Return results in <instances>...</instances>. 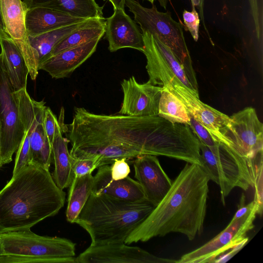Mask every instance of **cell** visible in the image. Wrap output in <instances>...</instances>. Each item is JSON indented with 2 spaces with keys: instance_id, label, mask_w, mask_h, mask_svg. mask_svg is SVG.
<instances>
[{
  "instance_id": "obj_8",
  "label": "cell",
  "mask_w": 263,
  "mask_h": 263,
  "mask_svg": "<svg viewBox=\"0 0 263 263\" xmlns=\"http://www.w3.org/2000/svg\"><path fill=\"white\" fill-rule=\"evenodd\" d=\"M15 91L0 53V166L10 163L25 134L17 105L13 96Z\"/></svg>"
},
{
  "instance_id": "obj_32",
  "label": "cell",
  "mask_w": 263,
  "mask_h": 263,
  "mask_svg": "<svg viewBox=\"0 0 263 263\" xmlns=\"http://www.w3.org/2000/svg\"><path fill=\"white\" fill-rule=\"evenodd\" d=\"M182 17L185 29L190 32L194 40L197 42L199 39L200 18L195 7L192 6L191 11L184 10Z\"/></svg>"
},
{
  "instance_id": "obj_13",
  "label": "cell",
  "mask_w": 263,
  "mask_h": 263,
  "mask_svg": "<svg viewBox=\"0 0 263 263\" xmlns=\"http://www.w3.org/2000/svg\"><path fill=\"white\" fill-rule=\"evenodd\" d=\"M183 104L189 115L203 126L213 138L222 142V132L230 117L200 100L199 95L185 86L179 79L163 86Z\"/></svg>"
},
{
  "instance_id": "obj_24",
  "label": "cell",
  "mask_w": 263,
  "mask_h": 263,
  "mask_svg": "<svg viewBox=\"0 0 263 263\" xmlns=\"http://www.w3.org/2000/svg\"><path fill=\"white\" fill-rule=\"evenodd\" d=\"M44 111L38 116L30 134L31 164L49 170L52 160V147L44 127Z\"/></svg>"
},
{
  "instance_id": "obj_28",
  "label": "cell",
  "mask_w": 263,
  "mask_h": 263,
  "mask_svg": "<svg viewBox=\"0 0 263 263\" xmlns=\"http://www.w3.org/2000/svg\"><path fill=\"white\" fill-rule=\"evenodd\" d=\"M158 115L173 123L190 124V117L183 104L164 87L159 101Z\"/></svg>"
},
{
  "instance_id": "obj_19",
  "label": "cell",
  "mask_w": 263,
  "mask_h": 263,
  "mask_svg": "<svg viewBox=\"0 0 263 263\" xmlns=\"http://www.w3.org/2000/svg\"><path fill=\"white\" fill-rule=\"evenodd\" d=\"M91 193L128 202L146 200L137 181L129 176L121 180H114L111 176L109 165L98 167L97 172L93 176Z\"/></svg>"
},
{
  "instance_id": "obj_2",
  "label": "cell",
  "mask_w": 263,
  "mask_h": 263,
  "mask_svg": "<svg viewBox=\"0 0 263 263\" xmlns=\"http://www.w3.org/2000/svg\"><path fill=\"white\" fill-rule=\"evenodd\" d=\"M210 179L203 168L186 162L165 196L124 243L145 242L175 232L190 240L200 235L206 215Z\"/></svg>"
},
{
  "instance_id": "obj_29",
  "label": "cell",
  "mask_w": 263,
  "mask_h": 263,
  "mask_svg": "<svg viewBox=\"0 0 263 263\" xmlns=\"http://www.w3.org/2000/svg\"><path fill=\"white\" fill-rule=\"evenodd\" d=\"M263 167L262 156L257 161L253 187L254 189V196L253 200L257 208V214L261 215L263 210Z\"/></svg>"
},
{
  "instance_id": "obj_23",
  "label": "cell",
  "mask_w": 263,
  "mask_h": 263,
  "mask_svg": "<svg viewBox=\"0 0 263 263\" xmlns=\"http://www.w3.org/2000/svg\"><path fill=\"white\" fill-rule=\"evenodd\" d=\"M1 54L15 91L26 88L29 70L19 49L9 37L0 38Z\"/></svg>"
},
{
  "instance_id": "obj_30",
  "label": "cell",
  "mask_w": 263,
  "mask_h": 263,
  "mask_svg": "<svg viewBox=\"0 0 263 263\" xmlns=\"http://www.w3.org/2000/svg\"><path fill=\"white\" fill-rule=\"evenodd\" d=\"M255 34L260 46L262 44L263 38V6L262 0H248Z\"/></svg>"
},
{
  "instance_id": "obj_21",
  "label": "cell",
  "mask_w": 263,
  "mask_h": 263,
  "mask_svg": "<svg viewBox=\"0 0 263 263\" xmlns=\"http://www.w3.org/2000/svg\"><path fill=\"white\" fill-rule=\"evenodd\" d=\"M63 133L58 121L51 146L52 158L54 165L51 176L57 186L62 190L69 187L74 177L73 158L68 149L69 140L63 137Z\"/></svg>"
},
{
  "instance_id": "obj_6",
  "label": "cell",
  "mask_w": 263,
  "mask_h": 263,
  "mask_svg": "<svg viewBox=\"0 0 263 263\" xmlns=\"http://www.w3.org/2000/svg\"><path fill=\"white\" fill-rule=\"evenodd\" d=\"M200 148L201 167L210 180L219 186L223 205L235 187L245 191L253 187L257 162L263 153L254 159H248L221 142L208 147L200 142Z\"/></svg>"
},
{
  "instance_id": "obj_7",
  "label": "cell",
  "mask_w": 263,
  "mask_h": 263,
  "mask_svg": "<svg viewBox=\"0 0 263 263\" xmlns=\"http://www.w3.org/2000/svg\"><path fill=\"white\" fill-rule=\"evenodd\" d=\"M125 5L133 13L141 31L149 32L168 47L182 65L195 91L198 93L196 74L186 46L181 24L175 21L170 12L159 11L154 4L151 8L143 6L136 0H125Z\"/></svg>"
},
{
  "instance_id": "obj_20",
  "label": "cell",
  "mask_w": 263,
  "mask_h": 263,
  "mask_svg": "<svg viewBox=\"0 0 263 263\" xmlns=\"http://www.w3.org/2000/svg\"><path fill=\"white\" fill-rule=\"evenodd\" d=\"M88 18L75 17L55 10L42 7L28 8L26 26L29 36H35L66 25Z\"/></svg>"
},
{
  "instance_id": "obj_3",
  "label": "cell",
  "mask_w": 263,
  "mask_h": 263,
  "mask_svg": "<svg viewBox=\"0 0 263 263\" xmlns=\"http://www.w3.org/2000/svg\"><path fill=\"white\" fill-rule=\"evenodd\" d=\"M65 196L49 170L30 164L0 191V233L30 229L55 215L64 206Z\"/></svg>"
},
{
  "instance_id": "obj_41",
  "label": "cell",
  "mask_w": 263,
  "mask_h": 263,
  "mask_svg": "<svg viewBox=\"0 0 263 263\" xmlns=\"http://www.w3.org/2000/svg\"><path fill=\"white\" fill-rule=\"evenodd\" d=\"M3 253V246L2 239L0 237V256Z\"/></svg>"
},
{
  "instance_id": "obj_14",
  "label": "cell",
  "mask_w": 263,
  "mask_h": 263,
  "mask_svg": "<svg viewBox=\"0 0 263 263\" xmlns=\"http://www.w3.org/2000/svg\"><path fill=\"white\" fill-rule=\"evenodd\" d=\"M76 263H177L124 242L91 245L76 257Z\"/></svg>"
},
{
  "instance_id": "obj_35",
  "label": "cell",
  "mask_w": 263,
  "mask_h": 263,
  "mask_svg": "<svg viewBox=\"0 0 263 263\" xmlns=\"http://www.w3.org/2000/svg\"><path fill=\"white\" fill-rule=\"evenodd\" d=\"M58 120L49 107L46 106L44 111L43 124L45 133L51 144L53 140Z\"/></svg>"
},
{
  "instance_id": "obj_1",
  "label": "cell",
  "mask_w": 263,
  "mask_h": 263,
  "mask_svg": "<svg viewBox=\"0 0 263 263\" xmlns=\"http://www.w3.org/2000/svg\"><path fill=\"white\" fill-rule=\"evenodd\" d=\"M67 127L71 156H97L98 167L117 159H130L145 154L186 162L191 158L195 144L189 125L173 123L158 115H99L76 107L72 121Z\"/></svg>"
},
{
  "instance_id": "obj_37",
  "label": "cell",
  "mask_w": 263,
  "mask_h": 263,
  "mask_svg": "<svg viewBox=\"0 0 263 263\" xmlns=\"http://www.w3.org/2000/svg\"><path fill=\"white\" fill-rule=\"evenodd\" d=\"M249 240L242 241L240 244L231 249V251L225 254H222L217 257L213 263H224L229 260L236 254H237L248 242Z\"/></svg>"
},
{
  "instance_id": "obj_10",
  "label": "cell",
  "mask_w": 263,
  "mask_h": 263,
  "mask_svg": "<svg viewBox=\"0 0 263 263\" xmlns=\"http://www.w3.org/2000/svg\"><path fill=\"white\" fill-rule=\"evenodd\" d=\"M257 214L255 206L241 218L231 220L220 233L199 248L183 255L177 263H213L226 251L249 240L247 234L254 228Z\"/></svg>"
},
{
  "instance_id": "obj_26",
  "label": "cell",
  "mask_w": 263,
  "mask_h": 263,
  "mask_svg": "<svg viewBox=\"0 0 263 263\" xmlns=\"http://www.w3.org/2000/svg\"><path fill=\"white\" fill-rule=\"evenodd\" d=\"M105 18H90L85 25L73 31L58 43L48 57L97 37H102L105 33Z\"/></svg>"
},
{
  "instance_id": "obj_34",
  "label": "cell",
  "mask_w": 263,
  "mask_h": 263,
  "mask_svg": "<svg viewBox=\"0 0 263 263\" xmlns=\"http://www.w3.org/2000/svg\"><path fill=\"white\" fill-rule=\"evenodd\" d=\"M124 158L116 160L110 166L111 178L115 180H121L128 176L130 168Z\"/></svg>"
},
{
  "instance_id": "obj_18",
  "label": "cell",
  "mask_w": 263,
  "mask_h": 263,
  "mask_svg": "<svg viewBox=\"0 0 263 263\" xmlns=\"http://www.w3.org/2000/svg\"><path fill=\"white\" fill-rule=\"evenodd\" d=\"M102 37H97L65 49L40 62L38 69L48 72L52 78L68 77L96 51Z\"/></svg>"
},
{
  "instance_id": "obj_33",
  "label": "cell",
  "mask_w": 263,
  "mask_h": 263,
  "mask_svg": "<svg viewBox=\"0 0 263 263\" xmlns=\"http://www.w3.org/2000/svg\"><path fill=\"white\" fill-rule=\"evenodd\" d=\"M189 126L192 132L199 139L200 142L203 143L208 147H212L217 144L216 141L208 130L200 123L195 120L190 115Z\"/></svg>"
},
{
  "instance_id": "obj_17",
  "label": "cell",
  "mask_w": 263,
  "mask_h": 263,
  "mask_svg": "<svg viewBox=\"0 0 263 263\" xmlns=\"http://www.w3.org/2000/svg\"><path fill=\"white\" fill-rule=\"evenodd\" d=\"M140 29L125 10L114 9L113 14L105 18L104 35L108 43V50L115 52L120 49L130 48L142 52L144 44Z\"/></svg>"
},
{
  "instance_id": "obj_4",
  "label": "cell",
  "mask_w": 263,
  "mask_h": 263,
  "mask_svg": "<svg viewBox=\"0 0 263 263\" xmlns=\"http://www.w3.org/2000/svg\"><path fill=\"white\" fill-rule=\"evenodd\" d=\"M154 208L146 200L128 202L91 193L75 223L89 234L91 245L124 242Z\"/></svg>"
},
{
  "instance_id": "obj_25",
  "label": "cell",
  "mask_w": 263,
  "mask_h": 263,
  "mask_svg": "<svg viewBox=\"0 0 263 263\" xmlns=\"http://www.w3.org/2000/svg\"><path fill=\"white\" fill-rule=\"evenodd\" d=\"M93 181L92 173L74 176L70 185L67 199L66 217L68 222L74 223L91 194Z\"/></svg>"
},
{
  "instance_id": "obj_39",
  "label": "cell",
  "mask_w": 263,
  "mask_h": 263,
  "mask_svg": "<svg viewBox=\"0 0 263 263\" xmlns=\"http://www.w3.org/2000/svg\"><path fill=\"white\" fill-rule=\"evenodd\" d=\"M103 1H108L112 5L114 9H120L125 10V0H103Z\"/></svg>"
},
{
  "instance_id": "obj_5",
  "label": "cell",
  "mask_w": 263,
  "mask_h": 263,
  "mask_svg": "<svg viewBox=\"0 0 263 263\" xmlns=\"http://www.w3.org/2000/svg\"><path fill=\"white\" fill-rule=\"evenodd\" d=\"M0 263H76V243L59 237L42 236L30 229L0 233Z\"/></svg>"
},
{
  "instance_id": "obj_31",
  "label": "cell",
  "mask_w": 263,
  "mask_h": 263,
  "mask_svg": "<svg viewBox=\"0 0 263 263\" xmlns=\"http://www.w3.org/2000/svg\"><path fill=\"white\" fill-rule=\"evenodd\" d=\"M73 158V170L74 176L80 177L92 173L98 168V157Z\"/></svg>"
},
{
  "instance_id": "obj_9",
  "label": "cell",
  "mask_w": 263,
  "mask_h": 263,
  "mask_svg": "<svg viewBox=\"0 0 263 263\" xmlns=\"http://www.w3.org/2000/svg\"><path fill=\"white\" fill-rule=\"evenodd\" d=\"M222 134V143L246 159H254L263 153V124L252 107L230 116Z\"/></svg>"
},
{
  "instance_id": "obj_12",
  "label": "cell",
  "mask_w": 263,
  "mask_h": 263,
  "mask_svg": "<svg viewBox=\"0 0 263 263\" xmlns=\"http://www.w3.org/2000/svg\"><path fill=\"white\" fill-rule=\"evenodd\" d=\"M5 30L21 51L32 80L38 74L39 58L31 46L26 26L28 8L22 0H0Z\"/></svg>"
},
{
  "instance_id": "obj_15",
  "label": "cell",
  "mask_w": 263,
  "mask_h": 263,
  "mask_svg": "<svg viewBox=\"0 0 263 263\" xmlns=\"http://www.w3.org/2000/svg\"><path fill=\"white\" fill-rule=\"evenodd\" d=\"M121 85L123 99L119 114L135 117L158 115L163 87L148 81L139 83L134 76L123 80Z\"/></svg>"
},
{
  "instance_id": "obj_16",
  "label": "cell",
  "mask_w": 263,
  "mask_h": 263,
  "mask_svg": "<svg viewBox=\"0 0 263 263\" xmlns=\"http://www.w3.org/2000/svg\"><path fill=\"white\" fill-rule=\"evenodd\" d=\"M134 168L135 178L142 188L145 200L155 207L169 191L173 181L156 156L145 154L137 157Z\"/></svg>"
},
{
  "instance_id": "obj_27",
  "label": "cell",
  "mask_w": 263,
  "mask_h": 263,
  "mask_svg": "<svg viewBox=\"0 0 263 263\" xmlns=\"http://www.w3.org/2000/svg\"><path fill=\"white\" fill-rule=\"evenodd\" d=\"M89 19L59 27L35 36H29L32 47L38 53L39 63L47 58L54 47L62 40L85 25Z\"/></svg>"
},
{
  "instance_id": "obj_11",
  "label": "cell",
  "mask_w": 263,
  "mask_h": 263,
  "mask_svg": "<svg viewBox=\"0 0 263 263\" xmlns=\"http://www.w3.org/2000/svg\"><path fill=\"white\" fill-rule=\"evenodd\" d=\"M141 32L144 44L142 52L146 59L148 81L153 85L163 87L179 79L185 86L197 93L190 84L182 65L171 49L149 32Z\"/></svg>"
},
{
  "instance_id": "obj_22",
  "label": "cell",
  "mask_w": 263,
  "mask_h": 263,
  "mask_svg": "<svg viewBox=\"0 0 263 263\" xmlns=\"http://www.w3.org/2000/svg\"><path fill=\"white\" fill-rule=\"evenodd\" d=\"M28 8L42 7L70 15L84 18H104L103 9L96 0H22Z\"/></svg>"
},
{
  "instance_id": "obj_36",
  "label": "cell",
  "mask_w": 263,
  "mask_h": 263,
  "mask_svg": "<svg viewBox=\"0 0 263 263\" xmlns=\"http://www.w3.org/2000/svg\"><path fill=\"white\" fill-rule=\"evenodd\" d=\"M245 201V195L243 194L241 196L238 209L232 219V220H235L241 218L249 213L254 207L256 206L253 201L247 204H246Z\"/></svg>"
},
{
  "instance_id": "obj_42",
  "label": "cell",
  "mask_w": 263,
  "mask_h": 263,
  "mask_svg": "<svg viewBox=\"0 0 263 263\" xmlns=\"http://www.w3.org/2000/svg\"><path fill=\"white\" fill-rule=\"evenodd\" d=\"M0 167H1V166H0Z\"/></svg>"
},
{
  "instance_id": "obj_38",
  "label": "cell",
  "mask_w": 263,
  "mask_h": 263,
  "mask_svg": "<svg viewBox=\"0 0 263 263\" xmlns=\"http://www.w3.org/2000/svg\"><path fill=\"white\" fill-rule=\"evenodd\" d=\"M204 0H191L192 6L197 7L199 11L200 17L201 18L203 24V5Z\"/></svg>"
},
{
  "instance_id": "obj_40",
  "label": "cell",
  "mask_w": 263,
  "mask_h": 263,
  "mask_svg": "<svg viewBox=\"0 0 263 263\" xmlns=\"http://www.w3.org/2000/svg\"><path fill=\"white\" fill-rule=\"evenodd\" d=\"M8 36L5 28L0 2V38Z\"/></svg>"
}]
</instances>
